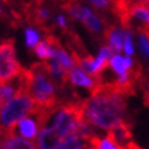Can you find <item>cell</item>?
<instances>
[{
  "label": "cell",
  "mask_w": 149,
  "mask_h": 149,
  "mask_svg": "<svg viewBox=\"0 0 149 149\" xmlns=\"http://www.w3.org/2000/svg\"><path fill=\"white\" fill-rule=\"evenodd\" d=\"M125 97L115 84H100L92 97L84 104V118L86 122L101 129L109 130L122 119L126 111Z\"/></svg>",
  "instance_id": "obj_1"
},
{
  "label": "cell",
  "mask_w": 149,
  "mask_h": 149,
  "mask_svg": "<svg viewBox=\"0 0 149 149\" xmlns=\"http://www.w3.org/2000/svg\"><path fill=\"white\" fill-rule=\"evenodd\" d=\"M27 93L37 105L56 108L60 105L55 96V86L48 63H36L29 70Z\"/></svg>",
  "instance_id": "obj_2"
},
{
  "label": "cell",
  "mask_w": 149,
  "mask_h": 149,
  "mask_svg": "<svg viewBox=\"0 0 149 149\" xmlns=\"http://www.w3.org/2000/svg\"><path fill=\"white\" fill-rule=\"evenodd\" d=\"M37 104L32 100L27 92H19L8 100L0 112V131L7 133L10 137L15 136V126L25 116L32 115Z\"/></svg>",
  "instance_id": "obj_3"
},
{
  "label": "cell",
  "mask_w": 149,
  "mask_h": 149,
  "mask_svg": "<svg viewBox=\"0 0 149 149\" xmlns=\"http://www.w3.org/2000/svg\"><path fill=\"white\" fill-rule=\"evenodd\" d=\"M21 71L17 56H15V48L11 40L4 41L0 44V82L7 84L15 78Z\"/></svg>",
  "instance_id": "obj_4"
},
{
  "label": "cell",
  "mask_w": 149,
  "mask_h": 149,
  "mask_svg": "<svg viewBox=\"0 0 149 149\" xmlns=\"http://www.w3.org/2000/svg\"><path fill=\"white\" fill-rule=\"evenodd\" d=\"M108 137L118 145V148H138L137 144L131 142V131L129 125L119 119L108 131Z\"/></svg>",
  "instance_id": "obj_5"
},
{
  "label": "cell",
  "mask_w": 149,
  "mask_h": 149,
  "mask_svg": "<svg viewBox=\"0 0 149 149\" xmlns=\"http://www.w3.org/2000/svg\"><path fill=\"white\" fill-rule=\"evenodd\" d=\"M70 79H71L74 85L89 88L91 91H95L96 88L101 84V81H99V79L86 75L85 72L79 70V67H77V66H72L71 70H70Z\"/></svg>",
  "instance_id": "obj_6"
},
{
  "label": "cell",
  "mask_w": 149,
  "mask_h": 149,
  "mask_svg": "<svg viewBox=\"0 0 149 149\" xmlns=\"http://www.w3.org/2000/svg\"><path fill=\"white\" fill-rule=\"evenodd\" d=\"M38 148L42 149H51V148H59L62 144V137L58 133L51 129V127H44L40 130V137H38Z\"/></svg>",
  "instance_id": "obj_7"
},
{
  "label": "cell",
  "mask_w": 149,
  "mask_h": 149,
  "mask_svg": "<svg viewBox=\"0 0 149 149\" xmlns=\"http://www.w3.org/2000/svg\"><path fill=\"white\" fill-rule=\"evenodd\" d=\"M17 126H18L19 134L23 138H27V140H36L37 138V131L40 129H38V125L34 120V118H22Z\"/></svg>",
  "instance_id": "obj_8"
},
{
  "label": "cell",
  "mask_w": 149,
  "mask_h": 149,
  "mask_svg": "<svg viewBox=\"0 0 149 149\" xmlns=\"http://www.w3.org/2000/svg\"><path fill=\"white\" fill-rule=\"evenodd\" d=\"M105 36L108 40V44L111 47V49L115 52H120L123 49V40H125V33L122 30H119L115 26H109L105 30Z\"/></svg>",
  "instance_id": "obj_9"
},
{
  "label": "cell",
  "mask_w": 149,
  "mask_h": 149,
  "mask_svg": "<svg viewBox=\"0 0 149 149\" xmlns=\"http://www.w3.org/2000/svg\"><path fill=\"white\" fill-rule=\"evenodd\" d=\"M0 148H7V149H34L38 148V144L37 142H33V141H26L23 138H18V137H10L1 144Z\"/></svg>",
  "instance_id": "obj_10"
},
{
  "label": "cell",
  "mask_w": 149,
  "mask_h": 149,
  "mask_svg": "<svg viewBox=\"0 0 149 149\" xmlns=\"http://www.w3.org/2000/svg\"><path fill=\"white\" fill-rule=\"evenodd\" d=\"M109 66L113 68V71L118 72L119 75H122L125 72H127L130 70V67L133 66L130 56H120V55H115L112 56V59L109 60Z\"/></svg>",
  "instance_id": "obj_11"
},
{
  "label": "cell",
  "mask_w": 149,
  "mask_h": 149,
  "mask_svg": "<svg viewBox=\"0 0 149 149\" xmlns=\"http://www.w3.org/2000/svg\"><path fill=\"white\" fill-rule=\"evenodd\" d=\"M59 45L58 44H55L52 45L51 42L48 41H40V42H37L36 45H34V52L36 55L38 56L40 59H44V60H48V59H52L55 55V47Z\"/></svg>",
  "instance_id": "obj_12"
},
{
  "label": "cell",
  "mask_w": 149,
  "mask_h": 149,
  "mask_svg": "<svg viewBox=\"0 0 149 149\" xmlns=\"http://www.w3.org/2000/svg\"><path fill=\"white\" fill-rule=\"evenodd\" d=\"M84 23L86 25V27H88L89 30H92V32H95V33H97V32L101 30V23H100V21L97 19V17H96L92 11L86 15V18L84 19Z\"/></svg>",
  "instance_id": "obj_13"
},
{
  "label": "cell",
  "mask_w": 149,
  "mask_h": 149,
  "mask_svg": "<svg viewBox=\"0 0 149 149\" xmlns=\"http://www.w3.org/2000/svg\"><path fill=\"white\" fill-rule=\"evenodd\" d=\"M138 42H140L141 54L144 55V56H146V58H149V38L145 33L140 32V40H138Z\"/></svg>",
  "instance_id": "obj_14"
},
{
  "label": "cell",
  "mask_w": 149,
  "mask_h": 149,
  "mask_svg": "<svg viewBox=\"0 0 149 149\" xmlns=\"http://www.w3.org/2000/svg\"><path fill=\"white\" fill-rule=\"evenodd\" d=\"M25 36H26V45L27 47H34L38 42V33L33 29H27L25 32Z\"/></svg>",
  "instance_id": "obj_15"
},
{
  "label": "cell",
  "mask_w": 149,
  "mask_h": 149,
  "mask_svg": "<svg viewBox=\"0 0 149 149\" xmlns=\"http://www.w3.org/2000/svg\"><path fill=\"white\" fill-rule=\"evenodd\" d=\"M123 49L126 52V55H133L134 48H133V40H131V33L127 32L125 33V40H123Z\"/></svg>",
  "instance_id": "obj_16"
},
{
  "label": "cell",
  "mask_w": 149,
  "mask_h": 149,
  "mask_svg": "<svg viewBox=\"0 0 149 149\" xmlns=\"http://www.w3.org/2000/svg\"><path fill=\"white\" fill-rule=\"evenodd\" d=\"M89 1H92L93 4L100 7V8H104V7L108 6V0H89Z\"/></svg>",
  "instance_id": "obj_17"
},
{
  "label": "cell",
  "mask_w": 149,
  "mask_h": 149,
  "mask_svg": "<svg viewBox=\"0 0 149 149\" xmlns=\"http://www.w3.org/2000/svg\"><path fill=\"white\" fill-rule=\"evenodd\" d=\"M4 99H3V84L0 82V112H1V109H3V105H4Z\"/></svg>",
  "instance_id": "obj_18"
},
{
  "label": "cell",
  "mask_w": 149,
  "mask_h": 149,
  "mask_svg": "<svg viewBox=\"0 0 149 149\" xmlns=\"http://www.w3.org/2000/svg\"><path fill=\"white\" fill-rule=\"evenodd\" d=\"M129 3V7L131 4H136V3H145V4H149V0H126Z\"/></svg>",
  "instance_id": "obj_19"
},
{
  "label": "cell",
  "mask_w": 149,
  "mask_h": 149,
  "mask_svg": "<svg viewBox=\"0 0 149 149\" xmlns=\"http://www.w3.org/2000/svg\"><path fill=\"white\" fill-rule=\"evenodd\" d=\"M7 138H10L8 134H7V133H4V131H0V146H1V144H3Z\"/></svg>",
  "instance_id": "obj_20"
},
{
  "label": "cell",
  "mask_w": 149,
  "mask_h": 149,
  "mask_svg": "<svg viewBox=\"0 0 149 149\" xmlns=\"http://www.w3.org/2000/svg\"><path fill=\"white\" fill-rule=\"evenodd\" d=\"M56 21H58V23H59V25H60L62 27L66 26V19H64L63 17H62V15H59L58 18H56Z\"/></svg>",
  "instance_id": "obj_21"
},
{
  "label": "cell",
  "mask_w": 149,
  "mask_h": 149,
  "mask_svg": "<svg viewBox=\"0 0 149 149\" xmlns=\"http://www.w3.org/2000/svg\"><path fill=\"white\" fill-rule=\"evenodd\" d=\"M145 101H146V104L149 105V92L146 93V95H145Z\"/></svg>",
  "instance_id": "obj_22"
}]
</instances>
